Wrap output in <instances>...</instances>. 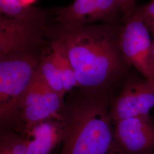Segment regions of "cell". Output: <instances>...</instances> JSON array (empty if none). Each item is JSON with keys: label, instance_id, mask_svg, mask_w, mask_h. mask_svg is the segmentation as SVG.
I'll return each instance as SVG.
<instances>
[{"label": "cell", "instance_id": "6da1fadb", "mask_svg": "<svg viewBox=\"0 0 154 154\" xmlns=\"http://www.w3.org/2000/svg\"><path fill=\"white\" fill-rule=\"evenodd\" d=\"M123 22L122 18L75 29L55 25L53 36L64 50L79 88L94 92L113 91L131 72L120 48Z\"/></svg>", "mask_w": 154, "mask_h": 154}, {"label": "cell", "instance_id": "7a4b0ae2", "mask_svg": "<svg viewBox=\"0 0 154 154\" xmlns=\"http://www.w3.org/2000/svg\"><path fill=\"white\" fill-rule=\"evenodd\" d=\"M112 94L79 88L71 91L61 111L64 132L59 154H114Z\"/></svg>", "mask_w": 154, "mask_h": 154}, {"label": "cell", "instance_id": "3957f363", "mask_svg": "<svg viewBox=\"0 0 154 154\" xmlns=\"http://www.w3.org/2000/svg\"><path fill=\"white\" fill-rule=\"evenodd\" d=\"M51 40L19 46L0 56L1 128L14 123L19 101L51 49Z\"/></svg>", "mask_w": 154, "mask_h": 154}, {"label": "cell", "instance_id": "277c9868", "mask_svg": "<svg viewBox=\"0 0 154 154\" xmlns=\"http://www.w3.org/2000/svg\"><path fill=\"white\" fill-rule=\"evenodd\" d=\"M56 9L24 6L9 0L0 1V56L19 46L41 42L51 37L50 24Z\"/></svg>", "mask_w": 154, "mask_h": 154}, {"label": "cell", "instance_id": "5b68a950", "mask_svg": "<svg viewBox=\"0 0 154 154\" xmlns=\"http://www.w3.org/2000/svg\"><path fill=\"white\" fill-rule=\"evenodd\" d=\"M36 72L30 85L19 101L14 123L19 124L18 131L51 119H60L64 102Z\"/></svg>", "mask_w": 154, "mask_h": 154}, {"label": "cell", "instance_id": "8992f818", "mask_svg": "<svg viewBox=\"0 0 154 154\" xmlns=\"http://www.w3.org/2000/svg\"><path fill=\"white\" fill-rule=\"evenodd\" d=\"M121 91L112 97L110 116L112 122L134 117L151 118L154 107V80L141 78L131 72L124 81Z\"/></svg>", "mask_w": 154, "mask_h": 154}, {"label": "cell", "instance_id": "52a82bcc", "mask_svg": "<svg viewBox=\"0 0 154 154\" xmlns=\"http://www.w3.org/2000/svg\"><path fill=\"white\" fill-rule=\"evenodd\" d=\"M149 32L145 23L135 14L122 23L119 44L128 65L135 69L144 78L154 79L152 42Z\"/></svg>", "mask_w": 154, "mask_h": 154}, {"label": "cell", "instance_id": "ba28073f", "mask_svg": "<svg viewBox=\"0 0 154 154\" xmlns=\"http://www.w3.org/2000/svg\"><path fill=\"white\" fill-rule=\"evenodd\" d=\"M112 123L114 154H154V125L151 118H129Z\"/></svg>", "mask_w": 154, "mask_h": 154}, {"label": "cell", "instance_id": "9c48e42d", "mask_svg": "<svg viewBox=\"0 0 154 154\" xmlns=\"http://www.w3.org/2000/svg\"><path fill=\"white\" fill-rule=\"evenodd\" d=\"M63 126L60 119L41 122L18 132L27 140L29 154H50L63 138Z\"/></svg>", "mask_w": 154, "mask_h": 154}, {"label": "cell", "instance_id": "30bf717a", "mask_svg": "<svg viewBox=\"0 0 154 154\" xmlns=\"http://www.w3.org/2000/svg\"><path fill=\"white\" fill-rule=\"evenodd\" d=\"M55 25L63 29L81 28L98 21L94 0H75L71 5L56 9L53 18Z\"/></svg>", "mask_w": 154, "mask_h": 154}, {"label": "cell", "instance_id": "8fae6325", "mask_svg": "<svg viewBox=\"0 0 154 154\" xmlns=\"http://www.w3.org/2000/svg\"><path fill=\"white\" fill-rule=\"evenodd\" d=\"M39 74L51 88L64 97L65 92L55 51L51 47L45 56L38 69Z\"/></svg>", "mask_w": 154, "mask_h": 154}, {"label": "cell", "instance_id": "7c38bea8", "mask_svg": "<svg viewBox=\"0 0 154 154\" xmlns=\"http://www.w3.org/2000/svg\"><path fill=\"white\" fill-rule=\"evenodd\" d=\"M51 44L55 51L65 93L79 88L74 70L60 43L53 37Z\"/></svg>", "mask_w": 154, "mask_h": 154}, {"label": "cell", "instance_id": "4fadbf2b", "mask_svg": "<svg viewBox=\"0 0 154 154\" xmlns=\"http://www.w3.org/2000/svg\"><path fill=\"white\" fill-rule=\"evenodd\" d=\"M97 10L98 21L111 22L122 18L123 14L118 0H94Z\"/></svg>", "mask_w": 154, "mask_h": 154}, {"label": "cell", "instance_id": "5bb4252c", "mask_svg": "<svg viewBox=\"0 0 154 154\" xmlns=\"http://www.w3.org/2000/svg\"><path fill=\"white\" fill-rule=\"evenodd\" d=\"M1 137L8 143L12 154H29L27 140L19 133L11 130L1 132Z\"/></svg>", "mask_w": 154, "mask_h": 154}, {"label": "cell", "instance_id": "9a60e30c", "mask_svg": "<svg viewBox=\"0 0 154 154\" xmlns=\"http://www.w3.org/2000/svg\"><path fill=\"white\" fill-rule=\"evenodd\" d=\"M149 28L154 23V0L137 7L135 13Z\"/></svg>", "mask_w": 154, "mask_h": 154}, {"label": "cell", "instance_id": "2e32d148", "mask_svg": "<svg viewBox=\"0 0 154 154\" xmlns=\"http://www.w3.org/2000/svg\"><path fill=\"white\" fill-rule=\"evenodd\" d=\"M121 5L123 21L132 17L135 13L137 6L136 0H118Z\"/></svg>", "mask_w": 154, "mask_h": 154}, {"label": "cell", "instance_id": "e0dca14e", "mask_svg": "<svg viewBox=\"0 0 154 154\" xmlns=\"http://www.w3.org/2000/svg\"><path fill=\"white\" fill-rule=\"evenodd\" d=\"M0 154H12L8 143L2 137L0 138Z\"/></svg>", "mask_w": 154, "mask_h": 154}, {"label": "cell", "instance_id": "ac0fdd59", "mask_svg": "<svg viewBox=\"0 0 154 154\" xmlns=\"http://www.w3.org/2000/svg\"><path fill=\"white\" fill-rule=\"evenodd\" d=\"M24 6H28L34 3L35 0H11Z\"/></svg>", "mask_w": 154, "mask_h": 154}, {"label": "cell", "instance_id": "d6986e66", "mask_svg": "<svg viewBox=\"0 0 154 154\" xmlns=\"http://www.w3.org/2000/svg\"><path fill=\"white\" fill-rule=\"evenodd\" d=\"M152 62L154 67V39L152 41Z\"/></svg>", "mask_w": 154, "mask_h": 154}, {"label": "cell", "instance_id": "ffe728a7", "mask_svg": "<svg viewBox=\"0 0 154 154\" xmlns=\"http://www.w3.org/2000/svg\"><path fill=\"white\" fill-rule=\"evenodd\" d=\"M149 31L152 33L153 35H154V23L152 24V25H151L149 28Z\"/></svg>", "mask_w": 154, "mask_h": 154}, {"label": "cell", "instance_id": "44dd1931", "mask_svg": "<svg viewBox=\"0 0 154 154\" xmlns=\"http://www.w3.org/2000/svg\"></svg>", "mask_w": 154, "mask_h": 154}, {"label": "cell", "instance_id": "7402d4cb", "mask_svg": "<svg viewBox=\"0 0 154 154\" xmlns=\"http://www.w3.org/2000/svg\"></svg>", "mask_w": 154, "mask_h": 154}]
</instances>
